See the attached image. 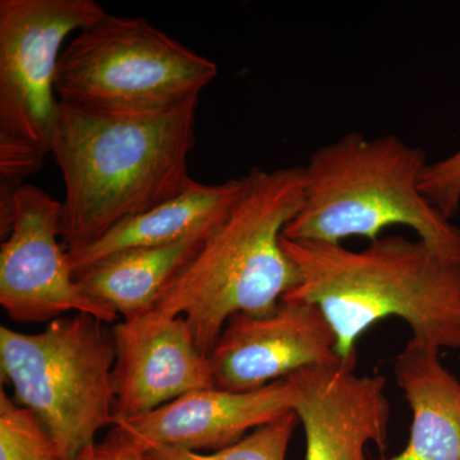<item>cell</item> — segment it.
I'll use <instances>...</instances> for the list:
<instances>
[{
  "label": "cell",
  "instance_id": "ac0fdd59",
  "mask_svg": "<svg viewBox=\"0 0 460 460\" xmlns=\"http://www.w3.org/2000/svg\"><path fill=\"white\" fill-rule=\"evenodd\" d=\"M420 190L447 219L460 208V148L453 155L429 163L420 180Z\"/></svg>",
  "mask_w": 460,
  "mask_h": 460
},
{
  "label": "cell",
  "instance_id": "8992f818",
  "mask_svg": "<svg viewBox=\"0 0 460 460\" xmlns=\"http://www.w3.org/2000/svg\"><path fill=\"white\" fill-rule=\"evenodd\" d=\"M89 314L50 321L38 334L0 328L3 377L18 404L38 417L59 460H77L113 426V332Z\"/></svg>",
  "mask_w": 460,
  "mask_h": 460
},
{
  "label": "cell",
  "instance_id": "d6986e66",
  "mask_svg": "<svg viewBox=\"0 0 460 460\" xmlns=\"http://www.w3.org/2000/svg\"><path fill=\"white\" fill-rule=\"evenodd\" d=\"M77 460H147L146 456L133 449L114 428L104 441L87 447Z\"/></svg>",
  "mask_w": 460,
  "mask_h": 460
},
{
  "label": "cell",
  "instance_id": "9a60e30c",
  "mask_svg": "<svg viewBox=\"0 0 460 460\" xmlns=\"http://www.w3.org/2000/svg\"><path fill=\"white\" fill-rule=\"evenodd\" d=\"M204 239L120 251L75 272V279L91 298L113 308L124 320L135 319L154 310L160 292L198 253Z\"/></svg>",
  "mask_w": 460,
  "mask_h": 460
},
{
  "label": "cell",
  "instance_id": "277c9868",
  "mask_svg": "<svg viewBox=\"0 0 460 460\" xmlns=\"http://www.w3.org/2000/svg\"><path fill=\"white\" fill-rule=\"evenodd\" d=\"M428 165L422 148L396 135L347 133L317 148L304 166V202L283 237L323 243H341L349 237L372 242L390 226H402L460 265V228L420 190Z\"/></svg>",
  "mask_w": 460,
  "mask_h": 460
},
{
  "label": "cell",
  "instance_id": "7c38bea8",
  "mask_svg": "<svg viewBox=\"0 0 460 460\" xmlns=\"http://www.w3.org/2000/svg\"><path fill=\"white\" fill-rule=\"evenodd\" d=\"M356 367L313 366L290 375L293 411L304 425L305 460H367L366 447L385 449L390 404L386 380Z\"/></svg>",
  "mask_w": 460,
  "mask_h": 460
},
{
  "label": "cell",
  "instance_id": "8fae6325",
  "mask_svg": "<svg viewBox=\"0 0 460 460\" xmlns=\"http://www.w3.org/2000/svg\"><path fill=\"white\" fill-rule=\"evenodd\" d=\"M293 405L295 390L287 377L252 392L193 390L142 416L117 420L113 428L142 454L159 447L217 452L238 443L250 429L295 411Z\"/></svg>",
  "mask_w": 460,
  "mask_h": 460
},
{
  "label": "cell",
  "instance_id": "ba28073f",
  "mask_svg": "<svg viewBox=\"0 0 460 460\" xmlns=\"http://www.w3.org/2000/svg\"><path fill=\"white\" fill-rule=\"evenodd\" d=\"M62 201L32 184L14 199L13 220L0 247V305L18 323H50L63 314H89L115 323L113 308L81 289L60 243Z\"/></svg>",
  "mask_w": 460,
  "mask_h": 460
},
{
  "label": "cell",
  "instance_id": "52a82bcc",
  "mask_svg": "<svg viewBox=\"0 0 460 460\" xmlns=\"http://www.w3.org/2000/svg\"><path fill=\"white\" fill-rule=\"evenodd\" d=\"M105 13L95 0L0 2V181L23 184L51 154L63 44Z\"/></svg>",
  "mask_w": 460,
  "mask_h": 460
},
{
  "label": "cell",
  "instance_id": "2e32d148",
  "mask_svg": "<svg viewBox=\"0 0 460 460\" xmlns=\"http://www.w3.org/2000/svg\"><path fill=\"white\" fill-rule=\"evenodd\" d=\"M298 422L295 411H290L217 452L205 454L181 447H159L145 456L147 460H286L288 447Z\"/></svg>",
  "mask_w": 460,
  "mask_h": 460
},
{
  "label": "cell",
  "instance_id": "e0dca14e",
  "mask_svg": "<svg viewBox=\"0 0 460 460\" xmlns=\"http://www.w3.org/2000/svg\"><path fill=\"white\" fill-rule=\"evenodd\" d=\"M0 460H59L53 438L31 411L0 392Z\"/></svg>",
  "mask_w": 460,
  "mask_h": 460
},
{
  "label": "cell",
  "instance_id": "5bb4252c",
  "mask_svg": "<svg viewBox=\"0 0 460 460\" xmlns=\"http://www.w3.org/2000/svg\"><path fill=\"white\" fill-rule=\"evenodd\" d=\"M243 189V177L222 184L196 181L186 192L115 226L89 246L66 252L74 275L105 257L131 248L160 247L206 238L226 219Z\"/></svg>",
  "mask_w": 460,
  "mask_h": 460
},
{
  "label": "cell",
  "instance_id": "5b68a950",
  "mask_svg": "<svg viewBox=\"0 0 460 460\" xmlns=\"http://www.w3.org/2000/svg\"><path fill=\"white\" fill-rule=\"evenodd\" d=\"M217 72L213 60L144 18L105 13L66 44L56 90L59 102L78 111L131 117L199 98Z\"/></svg>",
  "mask_w": 460,
  "mask_h": 460
},
{
  "label": "cell",
  "instance_id": "30bf717a",
  "mask_svg": "<svg viewBox=\"0 0 460 460\" xmlns=\"http://www.w3.org/2000/svg\"><path fill=\"white\" fill-rule=\"evenodd\" d=\"M111 332L114 422L142 416L193 390L214 387L208 358L199 352L183 316L153 310L115 323Z\"/></svg>",
  "mask_w": 460,
  "mask_h": 460
},
{
  "label": "cell",
  "instance_id": "7a4b0ae2",
  "mask_svg": "<svg viewBox=\"0 0 460 460\" xmlns=\"http://www.w3.org/2000/svg\"><path fill=\"white\" fill-rule=\"evenodd\" d=\"M281 247L301 271V283L283 299L323 311L348 367H356L358 339L392 316L405 321L420 344L438 352L460 348V265L422 239L381 235L354 251L281 235Z\"/></svg>",
  "mask_w": 460,
  "mask_h": 460
},
{
  "label": "cell",
  "instance_id": "4fadbf2b",
  "mask_svg": "<svg viewBox=\"0 0 460 460\" xmlns=\"http://www.w3.org/2000/svg\"><path fill=\"white\" fill-rule=\"evenodd\" d=\"M438 353L411 339L396 357V383L411 410L410 441L378 460H460V381Z\"/></svg>",
  "mask_w": 460,
  "mask_h": 460
},
{
  "label": "cell",
  "instance_id": "3957f363",
  "mask_svg": "<svg viewBox=\"0 0 460 460\" xmlns=\"http://www.w3.org/2000/svg\"><path fill=\"white\" fill-rule=\"evenodd\" d=\"M304 193V166L251 169L226 219L160 292L154 310L183 316L204 356L233 314H270L301 283L281 235Z\"/></svg>",
  "mask_w": 460,
  "mask_h": 460
},
{
  "label": "cell",
  "instance_id": "6da1fadb",
  "mask_svg": "<svg viewBox=\"0 0 460 460\" xmlns=\"http://www.w3.org/2000/svg\"><path fill=\"white\" fill-rule=\"evenodd\" d=\"M199 99L131 117L86 113L60 102L51 155L65 181L60 241L66 252L196 183L189 157Z\"/></svg>",
  "mask_w": 460,
  "mask_h": 460
},
{
  "label": "cell",
  "instance_id": "9c48e42d",
  "mask_svg": "<svg viewBox=\"0 0 460 460\" xmlns=\"http://www.w3.org/2000/svg\"><path fill=\"white\" fill-rule=\"evenodd\" d=\"M208 358L214 387L237 393L261 389L313 366L343 365L323 311L292 299H281L270 314H233Z\"/></svg>",
  "mask_w": 460,
  "mask_h": 460
}]
</instances>
